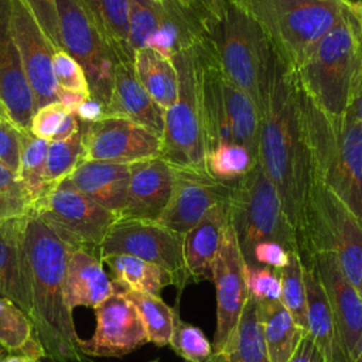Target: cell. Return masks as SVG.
Returning a JSON list of instances; mask_svg holds the SVG:
<instances>
[{
    "label": "cell",
    "mask_w": 362,
    "mask_h": 362,
    "mask_svg": "<svg viewBox=\"0 0 362 362\" xmlns=\"http://www.w3.org/2000/svg\"><path fill=\"white\" fill-rule=\"evenodd\" d=\"M259 116L257 164L277 188L284 212L297 235L311 165L303 134L294 72L270 44Z\"/></svg>",
    "instance_id": "1"
},
{
    "label": "cell",
    "mask_w": 362,
    "mask_h": 362,
    "mask_svg": "<svg viewBox=\"0 0 362 362\" xmlns=\"http://www.w3.org/2000/svg\"><path fill=\"white\" fill-rule=\"evenodd\" d=\"M24 246L30 266L31 321L49 362H85L72 310L65 300L69 246L35 214H28Z\"/></svg>",
    "instance_id": "2"
},
{
    "label": "cell",
    "mask_w": 362,
    "mask_h": 362,
    "mask_svg": "<svg viewBox=\"0 0 362 362\" xmlns=\"http://www.w3.org/2000/svg\"><path fill=\"white\" fill-rule=\"evenodd\" d=\"M297 100L311 174L362 222V124L351 109L338 117L324 115L298 83Z\"/></svg>",
    "instance_id": "3"
},
{
    "label": "cell",
    "mask_w": 362,
    "mask_h": 362,
    "mask_svg": "<svg viewBox=\"0 0 362 362\" xmlns=\"http://www.w3.org/2000/svg\"><path fill=\"white\" fill-rule=\"evenodd\" d=\"M293 72L317 109L331 117L345 115L362 72V35L346 4L339 20Z\"/></svg>",
    "instance_id": "4"
},
{
    "label": "cell",
    "mask_w": 362,
    "mask_h": 362,
    "mask_svg": "<svg viewBox=\"0 0 362 362\" xmlns=\"http://www.w3.org/2000/svg\"><path fill=\"white\" fill-rule=\"evenodd\" d=\"M204 35L222 75L259 107L269 47L259 25L235 0H208Z\"/></svg>",
    "instance_id": "5"
},
{
    "label": "cell",
    "mask_w": 362,
    "mask_h": 362,
    "mask_svg": "<svg viewBox=\"0 0 362 362\" xmlns=\"http://www.w3.org/2000/svg\"><path fill=\"white\" fill-rule=\"evenodd\" d=\"M298 255L329 252L362 296V222L317 177L311 174L300 223Z\"/></svg>",
    "instance_id": "6"
},
{
    "label": "cell",
    "mask_w": 362,
    "mask_h": 362,
    "mask_svg": "<svg viewBox=\"0 0 362 362\" xmlns=\"http://www.w3.org/2000/svg\"><path fill=\"white\" fill-rule=\"evenodd\" d=\"M259 25L280 58L294 69L339 20L342 0H235Z\"/></svg>",
    "instance_id": "7"
},
{
    "label": "cell",
    "mask_w": 362,
    "mask_h": 362,
    "mask_svg": "<svg viewBox=\"0 0 362 362\" xmlns=\"http://www.w3.org/2000/svg\"><path fill=\"white\" fill-rule=\"evenodd\" d=\"M228 208L245 263L250 260L253 249L264 242H276L288 252L298 253L297 235L279 191L259 164L232 182Z\"/></svg>",
    "instance_id": "8"
},
{
    "label": "cell",
    "mask_w": 362,
    "mask_h": 362,
    "mask_svg": "<svg viewBox=\"0 0 362 362\" xmlns=\"http://www.w3.org/2000/svg\"><path fill=\"white\" fill-rule=\"evenodd\" d=\"M178 72V98L165 109L160 157L180 170L206 173L198 75L194 48L174 55Z\"/></svg>",
    "instance_id": "9"
},
{
    "label": "cell",
    "mask_w": 362,
    "mask_h": 362,
    "mask_svg": "<svg viewBox=\"0 0 362 362\" xmlns=\"http://www.w3.org/2000/svg\"><path fill=\"white\" fill-rule=\"evenodd\" d=\"M69 247H82L100 255V245L119 216L96 204L65 178L48 189L33 206Z\"/></svg>",
    "instance_id": "10"
},
{
    "label": "cell",
    "mask_w": 362,
    "mask_h": 362,
    "mask_svg": "<svg viewBox=\"0 0 362 362\" xmlns=\"http://www.w3.org/2000/svg\"><path fill=\"white\" fill-rule=\"evenodd\" d=\"M55 6L62 49L82 66L90 98L106 107L117 58L79 0H55Z\"/></svg>",
    "instance_id": "11"
},
{
    "label": "cell",
    "mask_w": 362,
    "mask_h": 362,
    "mask_svg": "<svg viewBox=\"0 0 362 362\" xmlns=\"http://www.w3.org/2000/svg\"><path fill=\"white\" fill-rule=\"evenodd\" d=\"M100 256L130 255L167 270L181 291L189 281L184 255L182 235L151 221L119 218L100 245Z\"/></svg>",
    "instance_id": "12"
},
{
    "label": "cell",
    "mask_w": 362,
    "mask_h": 362,
    "mask_svg": "<svg viewBox=\"0 0 362 362\" xmlns=\"http://www.w3.org/2000/svg\"><path fill=\"white\" fill-rule=\"evenodd\" d=\"M11 33L21 55L24 72L34 95L35 110L57 102V83L51 44L25 0H10Z\"/></svg>",
    "instance_id": "13"
},
{
    "label": "cell",
    "mask_w": 362,
    "mask_h": 362,
    "mask_svg": "<svg viewBox=\"0 0 362 362\" xmlns=\"http://www.w3.org/2000/svg\"><path fill=\"white\" fill-rule=\"evenodd\" d=\"M245 264L235 230L229 221L221 249L212 266V281L216 290V329L212 342L214 352L221 351L235 332L249 298Z\"/></svg>",
    "instance_id": "14"
},
{
    "label": "cell",
    "mask_w": 362,
    "mask_h": 362,
    "mask_svg": "<svg viewBox=\"0 0 362 362\" xmlns=\"http://www.w3.org/2000/svg\"><path fill=\"white\" fill-rule=\"evenodd\" d=\"M93 311V335L81 339V349L88 358H119L148 342L136 307L122 291L115 290Z\"/></svg>",
    "instance_id": "15"
},
{
    "label": "cell",
    "mask_w": 362,
    "mask_h": 362,
    "mask_svg": "<svg viewBox=\"0 0 362 362\" xmlns=\"http://www.w3.org/2000/svg\"><path fill=\"white\" fill-rule=\"evenodd\" d=\"M160 153L161 137L130 119L103 116L86 124L85 160L133 164Z\"/></svg>",
    "instance_id": "16"
},
{
    "label": "cell",
    "mask_w": 362,
    "mask_h": 362,
    "mask_svg": "<svg viewBox=\"0 0 362 362\" xmlns=\"http://www.w3.org/2000/svg\"><path fill=\"white\" fill-rule=\"evenodd\" d=\"M230 187L232 182L214 180L208 173L175 168L171 198L157 222L185 235L215 205L229 201Z\"/></svg>",
    "instance_id": "17"
},
{
    "label": "cell",
    "mask_w": 362,
    "mask_h": 362,
    "mask_svg": "<svg viewBox=\"0 0 362 362\" xmlns=\"http://www.w3.org/2000/svg\"><path fill=\"white\" fill-rule=\"evenodd\" d=\"M313 267L354 362L362 337V296L342 272L334 253L320 252L301 259Z\"/></svg>",
    "instance_id": "18"
},
{
    "label": "cell",
    "mask_w": 362,
    "mask_h": 362,
    "mask_svg": "<svg viewBox=\"0 0 362 362\" xmlns=\"http://www.w3.org/2000/svg\"><path fill=\"white\" fill-rule=\"evenodd\" d=\"M0 102L11 123L30 132L35 103L11 33L10 0H0Z\"/></svg>",
    "instance_id": "19"
},
{
    "label": "cell",
    "mask_w": 362,
    "mask_h": 362,
    "mask_svg": "<svg viewBox=\"0 0 362 362\" xmlns=\"http://www.w3.org/2000/svg\"><path fill=\"white\" fill-rule=\"evenodd\" d=\"M175 168L161 157L130 164L127 198L122 219L157 222L173 194Z\"/></svg>",
    "instance_id": "20"
},
{
    "label": "cell",
    "mask_w": 362,
    "mask_h": 362,
    "mask_svg": "<svg viewBox=\"0 0 362 362\" xmlns=\"http://www.w3.org/2000/svg\"><path fill=\"white\" fill-rule=\"evenodd\" d=\"M27 216L0 222V297L16 303L31 320L30 266L24 246Z\"/></svg>",
    "instance_id": "21"
},
{
    "label": "cell",
    "mask_w": 362,
    "mask_h": 362,
    "mask_svg": "<svg viewBox=\"0 0 362 362\" xmlns=\"http://www.w3.org/2000/svg\"><path fill=\"white\" fill-rule=\"evenodd\" d=\"M164 115L165 109H163L139 82L133 62H117L110 99L105 107V116L130 119L158 137H163Z\"/></svg>",
    "instance_id": "22"
},
{
    "label": "cell",
    "mask_w": 362,
    "mask_h": 362,
    "mask_svg": "<svg viewBox=\"0 0 362 362\" xmlns=\"http://www.w3.org/2000/svg\"><path fill=\"white\" fill-rule=\"evenodd\" d=\"M115 293L113 281L103 269L99 253L82 247H69L65 269V300L76 307L95 308Z\"/></svg>",
    "instance_id": "23"
},
{
    "label": "cell",
    "mask_w": 362,
    "mask_h": 362,
    "mask_svg": "<svg viewBox=\"0 0 362 362\" xmlns=\"http://www.w3.org/2000/svg\"><path fill=\"white\" fill-rule=\"evenodd\" d=\"M229 225L228 201L215 205L192 229L182 235V255L189 280H212V266Z\"/></svg>",
    "instance_id": "24"
},
{
    "label": "cell",
    "mask_w": 362,
    "mask_h": 362,
    "mask_svg": "<svg viewBox=\"0 0 362 362\" xmlns=\"http://www.w3.org/2000/svg\"><path fill=\"white\" fill-rule=\"evenodd\" d=\"M130 164L83 160L65 180L79 192L120 216L127 198Z\"/></svg>",
    "instance_id": "25"
},
{
    "label": "cell",
    "mask_w": 362,
    "mask_h": 362,
    "mask_svg": "<svg viewBox=\"0 0 362 362\" xmlns=\"http://www.w3.org/2000/svg\"><path fill=\"white\" fill-rule=\"evenodd\" d=\"M307 294V332L318 346L325 362H352L337 320L311 266L304 264Z\"/></svg>",
    "instance_id": "26"
},
{
    "label": "cell",
    "mask_w": 362,
    "mask_h": 362,
    "mask_svg": "<svg viewBox=\"0 0 362 362\" xmlns=\"http://www.w3.org/2000/svg\"><path fill=\"white\" fill-rule=\"evenodd\" d=\"M257 304L269 361L288 362L307 331L297 325L291 314L279 300L257 301Z\"/></svg>",
    "instance_id": "27"
},
{
    "label": "cell",
    "mask_w": 362,
    "mask_h": 362,
    "mask_svg": "<svg viewBox=\"0 0 362 362\" xmlns=\"http://www.w3.org/2000/svg\"><path fill=\"white\" fill-rule=\"evenodd\" d=\"M208 362H270L260 327L257 300L249 296L235 332Z\"/></svg>",
    "instance_id": "28"
},
{
    "label": "cell",
    "mask_w": 362,
    "mask_h": 362,
    "mask_svg": "<svg viewBox=\"0 0 362 362\" xmlns=\"http://www.w3.org/2000/svg\"><path fill=\"white\" fill-rule=\"evenodd\" d=\"M115 287L160 296L167 286H175L174 277L164 269L130 255H105Z\"/></svg>",
    "instance_id": "29"
},
{
    "label": "cell",
    "mask_w": 362,
    "mask_h": 362,
    "mask_svg": "<svg viewBox=\"0 0 362 362\" xmlns=\"http://www.w3.org/2000/svg\"><path fill=\"white\" fill-rule=\"evenodd\" d=\"M133 68L139 82L163 109L177 100L178 72L173 59L151 48H140L134 51Z\"/></svg>",
    "instance_id": "30"
},
{
    "label": "cell",
    "mask_w": 362,
    "mask_h": 362,
    "mask_svg": "<svg viewBox=\"0 0 362 362\" xmlns=\"http://www.w3.org/2000/svg\"><path fill=\"white\" fill-rule=\"evenodd\" d=\"M105 41L117 58V62H133L129 45V0H79Z\"/></svg>",
    "instance_id": "31"
},
{
    "label": "cell",
    "mask_w": 362,
    "mask_h": 362,
    "mask_svg": "<svg viewBox=\"0 0 362 362\" xmlns=\"http://www.w3.org/2000/svg\"><path fill=\"white\" fill-rule=\"evenodd\" d=\"M221 85L232 141L245 146L257 156L260 124L257 105L247 93L232 85L223 75Z\"/></svg>",
    "instance_id": "32"
},
{
    "label": "cell",
    "mask_w": 362,
    "mask_h": 362,
    "mask_svg": "<svg viewBox=\"0 0 362 362\" xmlns=\"http://www.w3.org/2000/svg\"><path fill=\"white\" fill-rule=\"evenodd\" d=\"M0 345L10 354L45 358L30 317L16 303L4 297H0Z\"/></svg>",
    "instance_id": "33"
},
{
    "label": "cell",
    "mask_w": 362,
    "mask_h": 362,
    "mask_svg": "<svg viewBox=\"0 0 362 362\" xmlns=\"http://www.w3.org/2000/svg\"><path fill=\"white\" fill-rule=\"evenodd\" d=\"M115 290L122 291L136 307L144 325L148 342H153L157 346L168 345L177 310L167 305L160 296L119 287H115Z\"/></svg>",
    "instance_id": "34"
},
{
    "label": "cell",
    "mask_w": 362,
    "mask_h": 362,
    "mask_svg": "<svg viewBox=\"0 0 362 362\" xmlns=\"http://www.w3.org/2000/svg\"><path fill=\"white\" fill-rule=\"evenodd\" d=\"M48 146V140L40 139L31 132H21L17 177L27 191L33 206L48 189H51L44 180Z\"/></svg>",
    "instance_id": "35"
},
{
    "label": "cell",
    "mask_w": 362,
    "mask_h": 362,
    "mask_svg": "<svg viewBox=\"0 0 362 362\" xmlns=\"http://www.w3.org/2000/svg\"><path fill=\"white\" fill-rule=\"evenodd\" d=\"M257 164V156L245 146L236 143H221L206 151V173L221 182H233Z\"/></svg>",
    "instance_id": "36"
},
{
    "label": "cell",
    "mask_w": 362,
    "mask_h": 362,
    "mask_svg": "<svg viewBox=\"0 0 362 362\" xmlns=\"http://www.w3.org/2000/svg\"><path fill=\"white\" fill-rule=\"evenodd\" d=\"M86 124L81 122L79 129L62 141H49L44 173L45 184L49 188L66 178L85 160Z\"/></svg>",
    "instance_id": "37"
},
{
    "label": "cell",
    "mask_w": 362,
    "mask_h": 362,
    "mask_svg": "<svg viewBox=\"0 0 362 362\" xmlns=\"http://www.w3.org/2000/svg\"><path fill=\"white\" fill-rule=\"evenodd\" d=\"M281 293L280 303L291 314L300 328L307 331V294L304 263L297 252H290L287 263L279 270Z\"/></svg>",
    "instance_id": "38"
},
{
    "label": "cell",
    "mask_w": 362,
    "mask_h": 362,
    "mask_svg": "<svg viewBox=\"0 0 362 362\" xmlns=\"http://www.w3.org/2000/svg\"><path fill=\"white\" fill-rule=\"evenodd\" d=\"M161 18V0H129V45L133 54L147 47Z\"/></svg>",
    "instance_id": "39"
},
{
    "label": "cell",
    "mask_w": 362,
    "mask_h": 362,
    "mask_svg": "<svg viewBox=\"0 0 362 362\" xmlns=\"http://www.w3.org/2000/svg\"><path fill=\"white\" fill-rule=\"evenodd\" d=\"M168 345L177 355L189 362H208L214 352L212 344L205 337L202 329L197 325L182 321L178 315V311L175 314Z\"/></svg>",
    "instance_id": "40"
},
{
    "label": "cell",
    "mask_w": 362,
    "mask_h": 362,
    "mask_svg": "<svg viewBox=\"0 0 362 362\" xmlns=\"http://www.w3.org/2000/svg\"><path fill=\"white\" fill-rule=\"evenodd\" d=\"M52 71L57 89L90 95L88 79L82 66L66 51L57 49L54 52Z\"/></svg>",
    "instance_id": "41"
},
{
    "label": "cell",
    "mask_w": 362,
    "mask_h": 362,
    "mask_svg": "<svg viewBox=\"0 0 362 362\" xmlns=\"http://www.w3.org/2000/svg\"><path fill=\"white\" fill-rule=\"evenodd\" d=\"M246 286L249 296L257 301L280 300L281 283L279 270L269 266L245 264Z\"/></svg>",
    "instance_id": "42"
},
{
    "label": "cell",
    "mask_w": 362,
    "mask_h": 362,
    "mask_svg": "<svg viewBox=\"0 0 362 362\" xmlns=\"http://www.w3.org/2000/svg\"><path fill=\"white\" fill-rule=\"evenodd\" d=\"M68 113L69 110L59 102L45 105L34 112L30 132L40 139L51 141Z\"/></svg>",
    "instance_id": "43"
},
{
    "label": "cell",
    "mask_w": 362,
    "mask_h": 362,
    "mask_svg": "<svg viewBox=\"0 0 362 362\" xmlns=\"http://www.w3.org/2000/svg\"><path fill=\"white\" fill-rule=\"evenodd\" d=\"M31 8L34 17L37 18L40 27L55 47V49H62V42L58 30V14L55 0H25Z\"/></svg>",
    "instance_id": "44"
},
{
    "label": "cell",
    "mask_w": 362,
    "mask_h": 362,
    "mask_svg": "<svg viewBox=\"0 0 362 362\" xmlns=\"http://www.w3.org/2000/svg\"><path fill=\"white\" fill-rule=\"evenodd\" d=\"M21 146V130L10 120L0 119V161H3L16 174L18 171Z\"/></svg>",
    "instance_id": "45"
},
{
    "label": "cell",
    "mask_w": 362,
    "mask_h": 362,
    "mask_svg": "<svg viewBox=\"0 0 362 362\" xmlns=\"http://www.w3.org/2000/svg\"><path fill=\"white\" fill-rule=\"evenodd\" d=\"M31 212L33 205L28 201L0 192V222L17 216H24Z\"/></svg>",
    "instance_id": "46"
},
{
    "label": "cell",
    "mask_w": 362,
    "mask_h": 362,
    "mask_svg": "<svg viewBox=\"0 0 362 362\" xmlns=\"http://www.w3.org/2000/svg\"><path fill=\"white\" fill-rule=\"evenodd\" d=\"M0 192L16 197V198L25 199L33 205V202H31L27 191L24 189L23 184L20 182L17 174L11 168H8L3 161H0Z\"/></svg>",
    "instance_id": "47"
},
{
    "label": "cell",
    "mask_w": 362,
    "mask_h": 362,
    "mask_svg": "<svg viewBox=\"0 0 362 362\" xmlns=\"http://www.w3.org/2000/svg\"><path fill=\"white\" fill-rule=\"evenodd\" d=\"M288 362H325L322 354L320 352L318 346L308 335V332L301 338L297 349L294 351L293 356Z\"/></svg>",
    "instance_id": "48"
},
{
    "label": "cell",
    "mask_w": 362,
    "mask_h": 362,
    "mask_svg": "<svg viewBox=\"0 0 362 362\" xmlns=\"http://www.w3.org/2000/svg\"><path fill=\"white\" fill-rule=\"evenodd\" d=\"M74 113L76 115V117L81 122L93 123V122H96V120H99L105 116V106L100 102H98L96 99L89 96L85 102H82L76 107V110Z\"/></svg>",
    "instance_id": "49"
},
{
    "label": "cell",
    "mask_w": 362,
    "mask_h": 362,
    "mask_svg": "<svg viewBox=\"0 0 362 362\" xmlns=\"http://www.w3.org/2000/svg\"><path fill=\"white\" fill-rule=\"evenodd\" d=\"M349 109L355 115L358 122L362 124V72H361V76L358 79V83H356V88H355V92H354Z\"/></svg>",
    "instance_id": "50"
},
{
    "label": "cell",
    "mask_w": 362,
    "mask_h": 362,
    "mask_svg": "<svg viewBox=\"0 0 362 362\" xmlns=\"http://www.w3.org/2000/svg\"><path fill=\"white\" fill-rule=\"evenodd\" d=\"M42 359H37V358H30L25 355H18V354H10L6 355L3 358L1 362H41Z\"/></svg>",
    "instance_id": "51"
},
{
    "label": "cell",
    "mask_w": 362,
    "mask_h": 362,
    "mask_svg": "<svg viewBox=\"0 0 362 362\" xmlns=\"http://www.w3.org/2000/svg\"><path fill=\"white\" fill-rule=\"evenodd\" d=\"M346 6H348V8L351 10V13L354 14V17H355V20H356V23H358V25H359L361 35H362V3L352 4V6L346 4Z\"/></svg>",
    "instance_id": "52"
},
{
    "label": "cell",
    "mask_w": 362,
    "mask_h": 362,
    "mask_svg": "<svg viewBox=\"0 0 362 362\" xmlns=\"http://www.w3.org/2000/svg\"><path fill=\"white\" fill-rule=\"evenodd\" d=\"M354 362H362V337H361L359 346H358V351H356V355H355Z\"/></svg>",
    "instance_id": "53"
},
{
    "label": "cell",
    "mask_w": 362,
    "mask_h": 362,
    "mask_svg": "<svg viewBox=\"0 0 362 362\" xmlns=\"http://www.w3.org/2000/svg\"><path fill=\"white\" fill-rule=\"evenodd\" d=\"M0 119H6V120H10V117H8L7 112H6V109L3 107L1 102H0Z\"/></svg>",
    "instance_id": "54"
},
{
    "label": "cell",
    "mask_w": 362,
    "mask_h": 362,
    "mask_svg": "<svg viewBox=\"0 0 362 362\" xmlns=\"http://www.w3.org/2000/svg\"><path fill=\"white\" fill-rule=\"evenodd\" d=\"M178 1H181L184 4H188V6H198L201 3V0H178Z\"/></svg>",
    "instance_id": "55"
},
{
    "label": "cell",
    "mask_w": 362,
    "mask_h": 362,
    "mask_svg": "<svg viewBox=\"0 0 362 362\" xmlns=\"http://www.w3.org/2000/svg\"><path fill=\"white\" fill-rule=\"evenodd\" d=\"M345 4H349V6H352V4H358V3H362V0H342Z\"/></svg>",
    "instance_id": "56"
},
{
    "label": "cell",
    "mask_w": 362,
    "mask_h": 362,
    "mask_svg": "<svg viewBox=\"0 0 362 362\" xmlns=\"http://www.w3.org/2000/svg\"><path fill=\"white\" fill-rule=\"evenodd\" d=\"M6 352H7V351L0 345V362H1V361H3V358L6 356Z\"/></svg>",
    "instance_id": "57"
},
{
    "label": "cell",
    "mask_w": 362,
    "mask_h": 362,
    "mask_svg": "<svg viewBox=\"0 0 362 362\" xmlns=\"http://www.w3.org/2000/svg\"><path fill=\"white\" fill-rule=\"evenodd\" d=\"M151 362H160L158 359H154V361H151ZM185 362H189V361H185Z\"/></svg>",
    "instance_id": "58"
}]
</instances>
